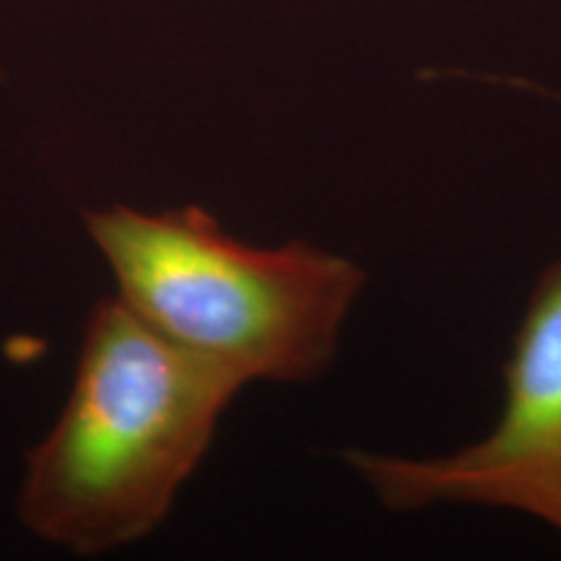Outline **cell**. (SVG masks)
Segmentation results:
<instances>
[{
	"mask_svg": "<svg viewBox=\"0 0 561 561\" xmlns=\"http://www.w3.org/2000/svg\"><path fill=\"white\" fill-rule=\"evenodd\" d=\"M244 388L146 325L123 299L94 307L73 390L34 447L19 517L70 553H107L146 538L170 515Z\"/></svg>",
	"mask_w": 561,
	"mask_h": 561,
	"instance_id": "1",
	"label": "cell"
},
{
	"mask_svg": "<svg viewBox=\"0 0 561 561\" xmlns=\"http://www.w3.org/2000/svg\"><path fill=\"white\" fill-rule=\"evenodd\" d=\"M83 219L123 305L244 385L318 380L367 286L346 255L301 240L250 244L198 206H110Z\"/></svg>",
	"mask_w": 561,
	"mask_h": 561,
	"instance_id": "2",
	"label": "cell"
},
{
	"mask_svg": "<svg viewBox=\"0 0 561 561\" xmlns=\"http://www.w3.org/2000/svg\"><path fill=\"white\" fill-rule=\"evenodd\" d=\"M502 385L500 419L473 445L419 458L348 447L341 458L390 512L510 510L561 536V261L533 286Z\"/></svg>",
	"mask_w": 561,
	"mask_h": 561,
	"instance_id": "3",
	"label": "cell"
}]
</instances>
